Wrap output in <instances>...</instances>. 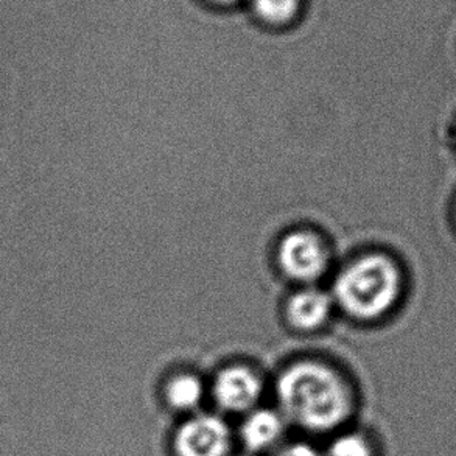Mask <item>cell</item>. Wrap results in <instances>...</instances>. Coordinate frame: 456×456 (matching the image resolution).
<instances>
[{"mask_svg": "<svg viewBox=\"0 0 456 456\" xmlns=\"http://www.w3.org/2000/svg\"><path fill=\"white\" fill-rule=\"evenodd\" d=\"M452 216H453V224H455L456 229V201L455 204H453V214H452Z\"/></svg>", "mask_w": 456, "mask_h": 456, "instance_id": "7c38bea8", "label": "cell"}, {"mask_svg": "<svg viewBox=\"0 0 456 456\" xmlns=\"http://www.w3.org/2000/svg\"><path fill=\"white\" fill-rule=\"evenodd\" d=\"M335 303L330 293L314 285L291 290L282 304V320L295 333L320 332L332 321Z\"/></svg>", "mask_w": 456, "mask_h": 456, "instance_id": "8992f818", "label": "cell"}, {"mask_svg": "<svg viewBox=\"0 0 456 456\" xmlns=\"http://www.w3.org/2000/svg\"><path fill=\"white\" fill-rule=\"evenodd\" d=\"M327 456H376V453L363 435L345 433L333 439Z\"/></svg>", "mask_w": 456, "mask_h": 456, "instance_id": "30bf717a", "label": "cell"}, {"mask_svg": "<svg viewBox=\"0 0 456 456\" xmlns=\"http://www.w3.org/2000/svg\"><path fill=\"white\" fill-rule=\"evenodd\" d=\"M264 395V380L249 364L234 362L223 366L212 382V395L216 405L229 413H245Z\"/></svg>", "mask_w": 456, "mask_h": 456, "instance_id": "5b68a950", "label": "cell"}, {"mask_svg": "<svg viewBox=\"0 0 456 456\" xmlns=\"http://www.w3.org/2000/svg\"><path fill=\"white\" fill-rule=\"evenodd\" d=\"M276 395L284 419L308 432H332L351 418L355 407L349 379L321 358H297L284 366Z\"/></svg>", "mask_w": 456, "mask_h": 456, "instance_id": "7a4b0ae2", "label": "cell"}, {"mask_svg": "<svg viewBox=\"0 0 456 456\" xmlns=\"http://www.w3.org/2000/svg\"><path fill=\"white\" fill-rule=\"evenodd\" d=\"M333 265L332 253L322 235L310 228H293L279 237L274 266L279 278L291 284L314 285L326 278Z\"/></svg>", "mask_w": 456, "mask_h": 456, "instance_id": "3957f363", "label": "cell"}, {"mask_svg": "<svg viewBox=\"0 0 456 456\" xmlns=\"http://www.w3.org/2000/svg\"><path fill=\"white\" fill-rule=\"evenodd\" d=\"M166 401L178 411H191L200 407L204 397V383L201 377L189 370L173 374L166 383Z\"/></svg>", "mask_w": 456, "mask_h": 456, "instance_id": "ba28073f", "label": "cell"}, {"mask_svg": "<svg viewBox=\"0 0 456 456\" xmlns=\"http://www.w3.org/2000/svg\"><path fill=\"white\" fill-rule=\"evenodd\" d=\"M260 19L272 25H284L297 16L299 0H254Z\"/></svg>", "mask_w": 456, "mask_h": 456, "instance_id": "9c48e42d", "label": "cell"}, {"mask_svg": "<svg viewBox=\"0 0 456 456\" xmlns=\"http://www.w3.org/2000/svg\"><path fill=\"white\" fill-rule=\"evenodd\" d=\"M455 145H456V126H455Z\"/></svg>", "mask_w": 456, "mask_h": 456, "instance_id": "5bb4252c", "label": "cell"}, {"mask_svg": "<svg viewBox=\"0 0 456 456\" xmlns=\"http://www.w3.org/2000/svg\"><path fill=\"white\" fill-rule=\"evenodd\" d=\"M274 456H324L320 451H316L310 444L304 443H295V444L287 445L284 449L276 453Z\"/></svg>", "mask_w": 456, "mask_h": 456, "instance_id": "8fae6325", "label": "cell"}, {"mask_svg": "<svg viewBox=\"0 0 456 456\" xmlns=\"http://www.w3.org/2000/svg\"><path fill=\"white\" fill-rule=\"evenodd\" d=\"M216 2H220V4H232L235 0H216Z\"/></svg>", "mask_w": 456, "mask_h": 456, "instance_id": "4fadbf2b", "label": "cell"}, {"mask_svg": "<svg viewBox=\"0 0 456 456\" xmlns=\"http://www.w3.org/2000/svg\"><path fill=\"white\" fill-rule=\"evenodd\" d=\"M410 281L401 257L387 249H368L339 266L332 281L335 307L360 326H383L407 299Z\"/></svg>", "mask_w": 456, "mask_h": 456, "instance_id": "6da1fadb", "label": "cell"}, {"mask_svg": "<svg viewBox=\"0 0 456 456\" xmlns=\"http://www.w3.org/2000/svg\"><path fill=\"white\" fill-rule=\"evenodd\" d=\"M176 456H229L232 433L216 414H197L179 427L173 439Z\"/></svg>", "mask_w": 456, "mask_h": 456, "instance_id": "277c9868", "label": "cell"}, {"mask_svg": "<svg viewBox=\"0 0 456 456\" xmlns=\"http://www.w3.org/2000/svg\"><path fill=\"white\" fill-rule=\"evenodd\" d=\"M284 416L259 408L248 414L240 427V439L248 451L264 452L276 444L284 435Z\"/></svg>", "mask_w": 456, "mask_h": 456, "instance_id": "52a82bcc", "label": "cell"}]
</instances>
